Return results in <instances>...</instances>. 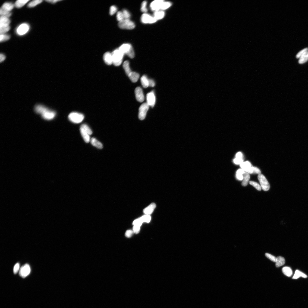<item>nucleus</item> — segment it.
I'll return each mask as SVG.
<instances>
[{"mask_svg":"<svg viewBox=\"0 0 308 308\" xmlns=\"http://www.w3.org/2000/svg\"><path fill=\"white\" fill-rule=\"evenodd\" d=\"M42 0H35L31 1L28 5L29 8H32L36 6L39 4H41L43 2Z\"/></svg>","mask_w":308,"mask_h":308,"instance_id":"nucleus-33","label":"nucleus"},{"mask_svg":"<svg viewBox=\"0 0 308 308\" xmlns=\"http://www.w3.org/2000/svg\"><path fill=\"white\" fill-rule=\"evenodd\" d=\"M10 23V21L9 18L1 16L0 18V28L8 27Z\"/></svg>","mask_w":308,"mask_h":308,"instance_id":"nucleus-16","label":"nucleus"},{"mask_svg":"<svg viewBox=\"0 0 308 308\" xmlns=\"http://www.w3.org/2000/svg\"><path fill=\"white\" fill-rule=\"evenodd\" d=\"M149 108V106L147 103H144L140 106L139 108V117L140 120H143L146 118Z\"/></svg>","mask_w":308,"mask_h":308,"instance_id":"nucleus-7","label":"nucleus"},{"mask_svg":"<svg viewBox=\"0 0 308 308\" xmlns=\"http://www.w3.org/2000/svg\"><path fill=\"white\" fill-rule=\"evenodd\" d=\"M118 25L120 28L131 29L135 27V25L133 22L129 19H124L119 22Z\"/></svg>","mask_w":308,"mask_h":308,"instance_id":"nucleus-5","label":"nucleus"},{"mask_svg":"<svg viewBox=\"0 0 308 308\" xmlns=\"http://www.w3.org/2000/svg\"><path fill=\"white\" fill-rule=\"evenodd\" d=\"M245 171L242 169H238L236 172V176L238 179L240 180H243V174Z\"/></svg>","mask_w":308,"mask_h":308,"instance_id":"nucleus-32","label":"nucleus"},{"mask_svg":"<svg viewBox=\"0 0 308 308\" xmlns=\"http://www.w3.org/2000/svg\"><path fill=\"white\" fill-rule=\"evenodd\" d=\"M249 183L251 185L255 187L258 190L260 191L261 190L262 188L260 185L257 182L253 181H250L249 182Z\"/></svg>","mask_w":308,"mask_h":308,"instance_id":"nucleus-36","label":"nucleus"},{"mask_svg":"<svg viewBox=\"0 0 308 308\" xmlns=\"http://www.w3.org/2000/svg\"><path fill=\"white\" fill-rule=\"evenodd\" d=\"M164 1L163 0H156L152 2L150 5L152 10L155 12L161 10L162 5Z\"/></svg>","mask_w":308,"mask_h":308,"instance_id":"nucleus-15","label":"nucleus"},{"mask_svg":"<svg viewBox=\"0 0 308 308\" xmlns=\"http://www.w3.org/2000/svg\"><path fill=\"white\" fill-rule=\"evenodd\" d=\"M265 255L266 257L275 263L276 262L277 257H275L274 256L268 253H266Z\"/></svg>","mask_w":308,"mask_h":308,"instance_id":"nucleus-37","label":"nucleus"},{"mask_svg":"<svg viewBox=\"0 0 308 308\" xmlns=\"http://www.w3.org/2000/svg\"><path fill=\"white\" fill-rule=\"evenodd\" d=\"M29 29V25L26 23L22 24L16 29V33L19 36H23L26 34Z\"/></svg>","mask_w":308,"mask_h":308,"instance_id":"nucleus-9","label":"nucleus"},{"mask_svg":"<svg viewBox=\"0 0 308 308\" xmlns=\"http://www.w3.org/2000/svg\"><path fill=\"white\" fill-rule=\"evenodd\" d=\"M113 64L116 66L120 65L122 62L124 54L119 49H117L113 51L112 53Z\"/></svg>","mask_w":308,"mask_h":308,"instance_id":"nucleus-2","label":"nucleus"},{"mask_svg":"<svg viewBox=\"0 0 308 308\" xmlns=\"http://www.w3.org/2000/svg\"><path fill=\"white\" fill-rule=\"evenodd\" d=\"M6 56L3 54H1L0 55V62L1 63L5 60Z\"/></svg>","mask_w":308,"mask_h":308,"instance_id":"nucleus-54","label":"nucleus"},{"mask_svg":"<svg viewBox=\"0 0 308 308\" xmlns=\"http://www.w3.org/2000/svg\"><path fill=\"white\" fill-rule=\"evenodd\" d=\"M29 1V0H18L15 3L14 6L17 8H20Z\"/></svg>","mask_w":308,"mask_h":308,"instance_id":"nucleus-29","label":"nucleus"},{"mask_svg":"<svg viewBox=\"0 0 308 308\" xmlns=\"http://www.w3.org/2000/svg\"><path fill=\"white\" fill-rule=\"evenodd\" d=\"M133 233V231L132 230H128L126 232L125 236L128 238L131 237Z\"/></svg>","mask_w":308,"mask_h":308,"instance_id":"nucleus-49","label":"nucleus"},{"mask_svg":"<svg viewBox=\"0 0 308 308\" xmlns=\"http://www.w3.org/2000/svg\"><path fill=\"white\" fill-rule=\"evenodd\" d=\"M135 93L137 100L140 102H143L144 96L142 88L140 87H137L135 89Z\"/></svg>","mask_w":308,"mask_h":308,"instance_id":"nucleus-14","label":"nucleus"},{"mask_svg":"<svg viewBox=\"0 0 308 308\" xmlns=\"http://www.w3.org/2000/svg\"><path fill=\"white\" fill-rule=\"evenodd\" d=\"M282 272L284 275L289 277H291L293 274L291 268L289 267H283L282 269Z\"/></svg>","mask_w":308,"mask_h":308,"instance_id":"nucleus-28","label":"nucleus"},{"mask_svg":"<svg viewBox=\"0 0 308 308\" xmlns=\"http://www.w3.org/2000/svg\"><path fill=\"white\" fill-rule=\"evenodd\" d=\"M43 119L46 120H51L55 118L56 113L53 111L49 109V108L41 115Z\"/></svg>","mask_w":308,"mask_h":308,"instance_id":"nucleus-12","label":"nucleus"},{"mask_svg":"<svg viewBox=\"0 0 308 308\" xmlns=\"http://www.w3.org/2000/svg\"><path fill=\"white\" fill-rule=\"evenodd\" d=\"M307 277V276L304 273L301 272L299 270H296L295 271L294 274L292 278L293 279H296L300 277L306 278Z\"/></svg>","mask_w":308,"mask_h":308,"instance_id":"nucleus-24","label":"nucleus"},{"mask_svg":"<svg viewBox=\"0 0 308 308\" xmlns=\"http://www.w3.org/2000/svg\"><path fill=\"white\" fill-rule=\"evenodd\" d=\"M122 12L123 16H124V19H129L130 17V15L129 12L126 9H124Z\"/></svg>","mask_w":308,"mask_h":308,"instance_id":"nucleus-44","label":"nucleus"},{"mask_svg":"<svg viewBox=\"0 0 308 308\" xmlns=\"http://www.w3.org/2000/svg\"><path fill=\"white\" fill-rule=\"evenodd\" d=\"M30 266L28 264H26L22 266L19 271V275L22 278L28 276L31 272Z\"/></svg>","mask_w":308,"mask_h":308,"instance_id":"nucleus-8","label":"nucleus"},{"mask_svg":"<svg viewBox=\"0 0 308 308\" xmlns=\"http://www.w3.org/2000/svg\"><path fill=\"white\" fill-rule=\"evenodd\" d=\"M307 55H308V51H307Z\"/></svg>","mask_w":308,"mask_h":308,"instance_id":"nucleus-56","label":"nucleus"},{"mask_svg":"<svg viewBox=\"0 0 308 308\" xmlns=\"http://www.w3.org/2000/svg\"><path fill=\"white\" fill-rule=\"evenodd\" d=\"M142 85L144 88H146L149 87V79L145 75L143 76L141 78Z\"/></svg>","mask_w":308,"mask_h":308,"instance_id":"nucleus-26","label":"nucleus"},{"mask_svg":"<svg viewBox=\"0 0 308 308\" xmlns=\"http://www.w3.org/2000/svg\"><path fill=\"white\" fill-rule=\"evenodd\" d=\"M156 205L154 203H152L150 204L147 208L144 209V213L146 215H149L151 214L153 212L154 209L156 208Z\"/></svg>","mask_w":308,"mask_h":308,"instance_id":"nucleus-21","label":"nucleus"},{"mask_svg":"<svg viewBox=\"0 0 308 308\" xmlns=\"http://www.w3.org/2000/svg\"><path fill=\"white\" fill-rule=\"evenodd\" d=\"M19 268V263H16L15 265L14 266V268L13 272L14 274H16L18 272L19 270H20Z\"/></svg>","mask_w":308,"mask_h":308,"instance_id":"nucleus-47","label":"nucleus"},{"mask_svg":"<svg viewBox=\"0 0 308 308\" xmlns=\"http://www.w3.org/2000/svg\"><path fill=\"white\" fill-rule=\"evenodd\" d=\"M243 179L242 183V186H247L250 179L249 174L245 171L243 174Z\"/></svg>","mask_w":308,"mask_h":308,"instance_id":"nucleus-23","label":"nucleus"},{"mask_svg":"<svg viewBox=\"0 0 308 308\" xmlns=\"http://www.w3.org/2000/svg\"><path fill=\"white\" fill-rule=\"evenodd\" d=\"M14 5L11 2H6L2 6L0 9L1 16L9 18L12 15L10 12L14 8Z\"/></svg>","mask_w":308,"mask_h":308,"instance_id":"nucleus-1","label":"nucleus"},{"mask_svg":"<svg viewBox=\"0 0 308 308\" xmlns=\"http://www.w3.org/2000/svg\"><path fill=\"white\" fill-rule=\"evenodd\" d=\"M140 226L134 225L133 228V231L134 233L135 234L138 233L140 230Z\"/></svg>","mask_w":308,"mask_h":308,"instance_id":"nucleus-48","label":"nucleus"},{"mask_svg":"<svg viewBox=\"0 0 308 308\" xmlns=\"http://www.w3.org/2000/svg\"><path fill=\"white\" fill-rule=\"evenodd\" d=\"M81 127L85 131L87 132L90 135H92L93 133L92 130L88 125L86 124H83L81 126Z\"/></svg>","mask_w":308,"mask_h":308,"instance_id":"nucleus-35","label":"nucleus"},{"mask_svg":"<svg viewBox=\"0 0 308 308\" xmlns=\"http://www.w3.org/2000/svg\"><path fill=\"white\" fill-rule=\"evenodd\" d=\"M141 218L143 222H146L149 223L151 220V217L149 215H145L141 217Z\"/></svg>","mask_w":308,"mask_h":308,"instance_id":"nucleus-39","label":"nucleus"},{"mask_svg":"<svg viewBox=\"0 0 308 308\" xmlns=\"http://www.w3.org/2000/svg\"><path fill=\"white\" fill-rule=\"evenodd\" d=\"M141 21L142 23L146 24L154 23L156 22L157 20L154 17L144 13L141 16Z\"/></svg>","mask_w":308,"mask_h":308,"instance_id":"nucleus-11","label":"nucleus"},{"mask_svg":"<svg viewBox=\"0 0 308 308\" xmlns=\"http://www.w3.org/2000/svg\"><path fill=\"white\" fill-rule=\"evenodd\" d=\"M147 103L149 106L153 107L156 101V96L154 91L148 93L146 95Z\"/></svg>","mask_w":308,"mask_h":308,"instance_id":"nucleus-10","label":"nucleus"},{"mask_svg":"<svg viewBox=\"0 0 308 308\" xmlns=\"http://www.w3.org/2000/svg\"><path fill=\"white\" fill-rule=\"evenodd\" d=\"M117 9L116 7L114 6H112L111 7L110 11V15H112L115 14L117 12Z\"/></svg>","mask_w":308,"mask_h":308,"instance_id":"nucleus-46","label":"nucleus"},{"mask_svg":"<svg viewBox=\"0 0 308 308\" xmlns=\"http://www.w3.org/2000/svg\"><path fill=\"white\" fill-rule=\"evenodd\" d=\"M128 76L132 82L134 83L137 82L140 77L139 73L133 72L130 73Z\"/></svg>","mask_w":308,"mask_h":308,"instance_id":"nucleus-20","label":"nucleus"},{"mask_svg":"<svg viewBox=\"0 0 308 308\" xmlns=\"http://www.w3.org/2000/svg\"><path fill=\"white\" fill-rule=\"evenodd\" d=\"M240 165L241 168L244 171L249 174L253 173L254 167L252 166L249 162L246 161L243 162Z\"/></svg>","mask_w":308,"mask_h":308,"instance_id":"nucleus-13","label":"nucleus"},{"mask_svg":"<svg viewBox=\"0 0 308 308\" xmlns=\"http://www.w3.org/2000/svg\"><path fill=\"white\" fill-rule=\"evenodd\" d=\"M45 106L41 105H36L34 108V111L37 114L42 115L44 112L48 109Z\"/></svg>","mask_w":308,"mask_h":308,"instance_id":"nucleus-18","label":"nucleus"},{"mask_svg":"<svg viewBox=\"0 0 308 308\" xmlns=\"http://www.w3.org/2000/svg\"><path fill=\"white\" fill-rule=\"evenodd\" d=\"M276 263V266L277 267H279L284 265L285 263V260L284 257L281 256H279L277 257V260Z\"/></svg>","mask_w":308,"mask_h":308,"instance_id":"nucleus-27","label":"nucleus"},{"mask_svg":"<svg viewBox=\"0 0 308 308\" xmlns=\"http://www.w3.org/2000/svg\"><path fill=\"white\" fill-rule=\"evenodd\" d=\"M119 50L122 53L126 54L130 58L134 57V52L132 45L129 44H123L119 48Z\"/></svg>","mask_w":308,"mask_h":308,"instance_id":"nucleus-3","label":"nucleus"},{"mask_svg":"<svg viewBox=\"0 0 308 308\" xmlns=\"http://www.w3.org/2000/svg\"><path fill=\"white\" fill-rule=\"evenodd\" d=\"M172 5L171 2H168L164 1L162 5L161 10H164L168 8Z\"/></svg>","mask_w":308,"mask_h":308,"instance_id":"nucleus-34","label":"nucleus"},{"mask_svg":"<svg viewBox=\"0 0 308 308\" xmlns=\"http://www.w3.org/2000/svg\"><path fill=\"white\" fill-rule=\"evenodd\" d=\"M261 173L260 170L257 167H254L253 173L259 174Z\"/></svg>","mask_w":308,"mask_h":308,"instance_id":"nucleus-51","label":"nucleus"},{"mask_svg":"<svg viewBox=\"0 0 308 308\" xmlns=\"http://www.w3.org/2000/svg\"><path fill=\"white\" fill-rule=\"evenodd\" d=\"M165 12L162 10H159L155 12L154 14V18L157 20L163 18L164 17Z\"/></svg>","mask_w":308,"mask_h":308,"instance_id":"nucleus-25","label":"nucleus"},{"mask_svg":"<svg viewBox=\"0 0 308 308\" xmlns=\"http://www.w3.org/2000/svg\"><path fill=\"white\" fill-rule=\"evenodd\" d=\"M258 179L263 190L265 191L269 190L270 188V185L265 177L263 174H260L258 175Z\"/></svg>","mask_w":308,"mask_h":308,"instance_id":"nucleus-6","label":"nucleus"},{"mask_svg":"<svg viewBox=\"0 0 308 308\" xmlns=\"http://www.w3.org/2000/svg\"><path fill=\"white\" fill-rule=\"evenodd\" d=\"M80 131L81 134L85 141L87 143L90 142V135L81 127L80 128Z\"/></svg>","mask_w":308,"mask_h":308,"instance_id":"nucleus-19","label":"nucleus"},{"mask_svg":"<svg viewBox=\"0 0 308 308\" xmlns=\"http://www.w3.org/2000/svg\"><path fill=\"white\" fill-rule=\"evenodd\" d=\"M103 59L105 63L108 65L113 64L112 54L110 52L106 53L103 56Z\"/></svg>","mask_w":308,"mask_h":308,"instance_id":"nucleus-17","label":"nucleus"},{"mask_svg":"<svg viewBox=\"0 0 308 308\" xmlns=\"http://www.w3.org/2000/svg\"><path fill=\"white\" fill-rule=\"evenodd\" d=\"M90 142L91 144L97 148L99 149H102L103 148V145L99 141L94 138H92L90 139Z\"/></svg>","mask_w":308,"mask_h":308,"instance_id":"nucleus-22","label":"nucleus"},{"mask_svg":"<svg viewBox=\"0 0 308 308\" xmlns=\"http://www.w3.org/2000/svg\"><path fill=\"white\" fill-rule=\"evenodd\" d=\"M234 163L236 164H240L243 161V159L236 158L234 159Z\"/></svg>","mask_w":308,"mask_h":308,"instance_id":"nucleus-50","label":"nucleus"},{"mask_svg":"<svg viewBox=\"0 0 308 308\" xmlns=\"http://www.w3.org/2000/svg\"><path fill=\"white\" fill-rule=\"evenodd\" d=\"M10 38V36L6 34H2L0 36V41L1 42L6 41L9 40Z\"/></svg>","mask_w":308,"mask_h":308,"instance_id":"nucleus-38","label":"nucleus"},{"mask_svg":"<svg viewBox=\"0 0 308 308\" xmlns=\"http://www.w3.org/2000/svg\"><path fill=\"white\" fill-rule=\"evenodd\" d=\"M143 223L141 218H140L135 220L133 222V224L134 225H138L141 226Z\"/></svg>","mask_w":308,"mask_h":308,"instance_id":"nucleus-45","label":"nucleus"},{"mask_svg":"<svg viewBox=\"0 0 308 308\" xmlns=\"http://www.w3.org/2000/svg\"><path fill=\"white\" fill-rule=\"evenodd\" d=\"M123 67L128 76L132 72L130 67L129 62L127 61H124L123 63Z\"/></svg>","mask_w":308,"mask_h":308,"instance_id":"nucleus-30","label":"nucleus"},{"mask_svg":"<svg viewBox=\"0 0 308 308\" xmlns=\"http://www.w3.org/2000/svg\"><path fill=\"white\" fill-rule=\"evenodd\" d=\"M307 51L305 52L300 57L299 60V63L300 64L304 63L308 60Z\"/></svg>","mask_w":308,"mask_h":308,"instance_id":"nucleus-31","label":"nucleus"},{"mask_svg":"<svg viewBox=\"0 0 308 308\" xmlns=\"http://www.w3.org/2000/svg\"><path fill=\"white\" fill-rule=\"evenodd\" d=\"M308 51V48H305L303 49L301 51L299 52L296 55V57L297 58H300L304 53Z\"/></svg>","mask_w":308,"mask_h":308,"instance_id":"nucleus-43","label":"nucleus"},{"mask_svg":"<svg viewBox=\"0 0 308 308\" xmlns=\"http://www.w3.org/2000/svg\"><path fill=\"white\" fill-rule=\"evenodd\" d=\"M147 5L146 1H144L142 2L141 9L142 12L144 13H146L147 11V9L146 8Z\"/></svg>","mask_w":308,"mask_h":308,"instance_id":"nucleus-41","label":"nucleus"},{"mask_svg":"<svg viewBox=\"0 0 308 308\" xmlns=\"http://www.w3.org/2000/svg\"><path fill=\"white\" fill-rule=\"evenodd\" d=\"M155 85L154 81L152 79H149V86L151 87H154Z\"/></svg>","mask_w":308,"mask_h":308,"instance_id":"nucleus-52","label":"nucleus"},{"mask_svg":"<svg viewBox=\"0 0 308 308\" xmlns=\"http://www.w3.org/2000/svg\"><path fill=\"white\" fill-rule=\"evenodd\" d=\"M117 17V20L119 21V22L122 20H123L124 19L122 12L121 11L118 12Z\"/></svg>","mask_w":308,"mask_h":308,"instance_id":"nucleus-42","label":"nucleus"},{"mask_svg":"<svg viewBox=\"0 0 308 308\" xmlns=\"http://www.w3.org/2000/svg\"><path fill=\"white\" fill-rule=\"evenodd\" d=\"M243 154L241 152H238L236 155V158L243 159Z\"/></svg>","mask_w":308,"mask_h":308,"instance_id":"nucleus-53","label":"nucleus"},{"mask_svg":"<svg viewBox=\"0 0 308 308\" xmlns=\"http://www.w3.org/2000/svg\"><path fill=\"white\" fill-rule=\"evenodd\" d=\"M60 1H59V0H47V1H46V2H49V3L52 4H55L56 3V2Z\"/></svg>","mask_w":308,"mask_h":308,"instance_id":"nucleus-55","label":"nucleus"},{"mask_svg":"<svg viewBox=\"0 0 308 308\" xmlns=\"http://www.w3.org/2000/svg\"><path fill=\"white\" fill-rule=\"evenodd\" d=\"M84 116L81 113L77 112H72L68 116V119L73 123L78 124L82 122L84 119Z\"/></svg>","mask_w":308,"mask_h":308,"instance_id":"nucleus-4","label":"nucleus"},{"mask_svg":"<svg viewBox=\"0 0 308 308\" xmlns=\"http://www.w3.org/2000/svg\"><path fill=\"white\" fill-rule=\"evenodd\" d=\"M10 28V27L9 26L6 27L0 28V33H1V35L4 34L5 33L7 32H8Z\"/></svg>","mask_w":308,"mask_h":308,"instance_id":"nucleus-40","label":"nucleus"}]
</instances>
